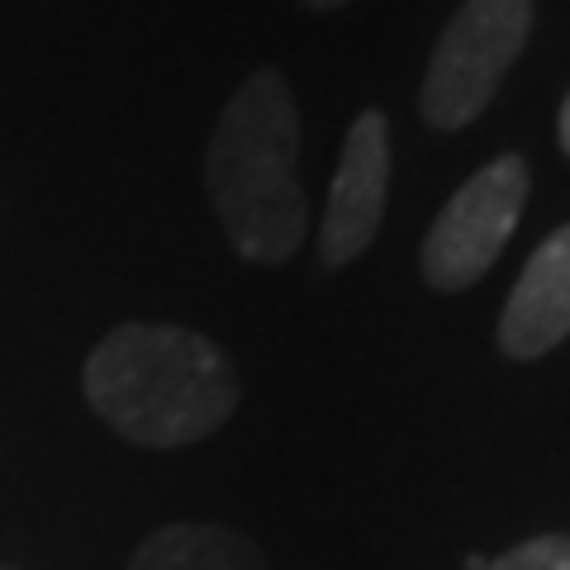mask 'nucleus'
<instances>
[{
	"label": "nucleus",
	"instance_id": "nucleus-3",
	"mask_svg": "<svg viewBox=\"0 0 570 570\" xmlns=\"http://www.w3.org/2000/svg\"><path fill=\"white\" fill-rule=\"evenodd\" d=\"M538 0H461L428 58L419 115L428 129L456 134L499 96L509 67L532 39Z\"/></svg>",
	"mask_w": 570,
	"mask_h": 570
},
{
	"label": "nucleus",
	"instance_id": "nucleus-9",
	"mask_svg": "<svg viewBox=\"0 0 570 570\" xmlns=\"http://www.w3.org/2000/svg\"><path fill=\"white\" fill-rule=\"evenodd\" d=\"M557 138H561V153L570 157V96L561 100V115H557Z\"/></svg>",
	"mask_w": 570,
	"mask_h": 570
},
{
	"label": "nucleus",
	"instance_id": "nucleus-2",
	"mask_svg": "<svg viewBox=\"0 0 570 570\" xmlns=\"http://www.w3.org/2000/svg\"><path fill=\"white\" fill-rule=\"evenodd\" d=\"M299 105L276 67H257L214 124L205 190L228 247L253 266H281L309 234V205L295 176Z\"/></svg>",
	"mask_w": 570,
	"mask_h": 570
},
{
	"label": "nucleus",
	"instance_id": "nucleus-8",
	"mask_svg": "<svg viewBox=\"0 0 570 570\" xmlns=\"http://www.w3.org/2000/svg\"><path fill=\"white\" fill-rule=\"evenodd\" d=\"M475 570H570V532H538L504 557L475 561Z\"/></svg>",
	"mask_w": 570,
	"mask_h": 570
},
{
	"label": "nucleus",
	"instance_id": "nucleus-5",
	"mask_svg": "<svg viewBox=\"0 0 570 570\" xmlns=\"http://www.w3.org/2000/svg\"><path fill=\"white\" fill-rule=\"evenodd\" d=\"M390 195V119L385 110H362L352 119L343 157H337L324 224H318V262L337 272L352 266L381 234Z\"/></svg>",
	"mask_w": 570,
	"mask_h": 570
},
{
	"label": "nucleus",
	"instance_id": "nucleus-11",
	"mask_svg": "<svg viewBox=\"0 0 570 570\" xmlns=\"http://www.w3.org/2000/svg\"><path fill=\"white\" fill-rule=\"evenodd\" d=\"M0 570H6V566H0Z\"/></svg>",
	"mask_w": 570,
	"mask_h": 570
},
{
	"label": "nucleus",
	"instance_id": "nucleus-6",
	"mask_svg": "<svg viewBox=\"0 0 570 570\" xmlns=\"http://www.w3.org/2000/svg\"><path fill=\"white\" fill-rule=\"evenodd\" d=\"M570 337V224H561L538 253L499 314V352L509 362H538Z\"/></svg>",
	"mask_w": 570,
	"mask_h": 570
},
{
	"label": "nucleus",
	"instance_id": "nucleus-10",
	"mask_svg": "<svg viewBox=\"0 0 570 570\" xmlns=\"http://www.w3.org/2000/svg\"><path fill=\"white\" fill-rule=\"evenodd\" d=\"M299 6H305V10H318V14H324V10H343V6H352V0H299Z\"/></svg>",
	"mask_w": 570,
	"mask_h": 570
},
{
	"label": "nucleus",
	"instance_id": "nucleus-1",
	"mask_svg": "<svg viewBox=\"0 0 570 570\" xmlns=\"http://www.w3.org/2000/svg\"><path fill=\"white\" fill-rule=\"evenodd\" d=\"M86 404L134 448H190L238 414V366L181 324H119L81 366Z\"/></svg>",
	"mask_w": 570,
	"mask_h": 570
},
{
	"label": "nucleus",
	"instance_id": "nucleus-7",
	"mask_svg": "<svg viewBox=\"0 0 570 570\" xmlns=\"http://www.w3.org/2000/svg\"><path fill=\"white\" fill-rule=\"evenodd\" d=\"M129 570H266V557L228 523H167L138 542Z\"/></svg>",
	"mask_w": 570,
	"mask_h": 570
},
{
	"label": "nucleus",
	"instance_id": "nucleus-4",
	"mask_svg": "<svg viewBox=\"0 0 570 570\" xmlns=\"http://www.w3.org/2000/svg\"><path fill=\"white\" fill-rule=\"evenodd\" d=\"M528 195H532V167L519 153L494 157L475 176H466L419 247L423 281L442 295L471 291L513 238Z\"/></svg>",
	"mask_w": 570,
	"mask_h": 570
}]
</instances>
